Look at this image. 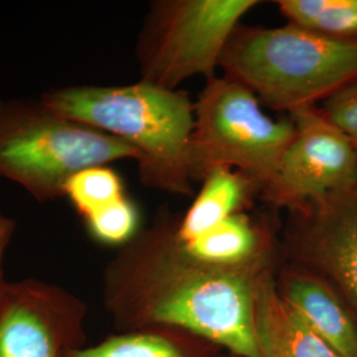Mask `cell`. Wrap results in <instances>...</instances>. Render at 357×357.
Wrapping results in <instances>:
<instances>
[{"mask_svg": "<svg viewBox=\"0 0 357 357\" xmlns=\"http://www.w3.org/2000/svg\"><path fill=\"white\" fill-rule=\"evenodd\" d=\"M176 217L160 208L103 268V306L116 330L178 328L233 356L258 357L255 294L277 271L205 264L178 237Z\"/></svg>", "mask_w": 357, "mask_h": 357, "instance_id": "6da1fadb", "label": "cell"}, {"mask_svg": "<svg viewBox=\"0 0 357 357\" xmlns=\"http://www.w3.org/2000/svg\"><path fill=\"white\" fill-rule=\"evenodd\" d=\"M40 98L60 114L125 142L146 188L191 196L195 102L183 90L138 81L123 86L52 88Z\"/></svg>", "mask_w": 357, "mask_h": 357, "instance_id": "7a4b0ae2", "label": "cell"}, {"mask_svg": "<svg viewBox=\"0 0 357 357\" xmlns=\"http://www.w3.org/2000/svg\"><path fill=\"white\" fill-rule=\"evenodd\" d=\"M225 76L252 90L262 105L291 114L319 106L357 82V43L286 23L240 26L220 61Z\"/></svg>", "mask_w": 357, "mask_h": 357, "instance_id": "3957f363", "label": "cell"}, {"mask_svg": "<svg viewBox=\"0 0 357 357\" xmlns=\"http://www.w3.org/2000/svg\"><path fill=\"white\" fill-rule=\"evenodd\" d=\"M137 160L125 142L51 109L41 98H0V178L38 203L64 197L70 176L88 167Z\"/></svg>", "mask_w": 357, "mask_h": 357, "instance_id": "277c9868", "label": "cell"}, {"mask_svg": "<svg viewBox=\"0 0 357 357\" xmlns=\"http://www.w3.org/2000/svg\"><path fill=\"white\" fill-rule=\"evenodd\" d=\"M295 134L293 119H274L252 90L225 76L206 79L195 102L191 141L193 181L217 168L252 178L259 193L277 174Z\"/></svg>", "mask_w": 357, "mask_h": 357, "instance_id": "5b68a950", "label": "cell"}, {"mask_svg": "<svg viewBox=\"0 0 357 357\" xmlns=\"http://www.w3.org/2000/svg\"><path fill=\"white\" fill-rule=\"evenodd\" d=\"M257 0H155L135 45L141 81L176 90L216 76L231 35Z\"/></svg>", "mask_w": 357, "mask_h": 357, "instance_id": "8992f818", "label": "cell"}, {"mask_svg": "<svg viewBox=\"0 0 357 357\" xmlns=\"http://www.w3.org/2000/svg\"><path fill=\"white\" fill-rule=\"evenodd\" d=\"M293 141L275 176L259 197L273 209L293 211L333 192L357 187V147L321 113L319 106L296 110Z\"/></svg>", "mask_w": 357, "mask_h": 357, "instance_id": "52a82bcc", "label": "cell"}, {"mask_svg": "<svg viewBox=\"0 0 357 357\" xmlns=\"http://www.w3.org/2000/svg\"><path fill=\"white\" fill-rule=\"evenodd\" d=\"M283 261L328 282L357 317V187L289 211Z\"/></svg>", "mask_w": 357, "mask_h": 357, "instance_id": "ba28073f", "label": "cell"}, {"mask_svg": "<svg viewBox=\"0 0 357 357\" xmlns=\"http://www.w3.org/2000/svg\"><path fill=\"white\" fill-rule=\"evenodd\" d=\"M88 307L51 282L7 281L0 298V357H65L86 345Z\"/></svg>", "mask_w": 357, "mask_h": 357, "instance_id": "9c48e42d", "label": "cell"}, {"mask_svg": "<svg viewBox=\"0 0 357 357\" xmlns=\"http://www.w3.org/2000/svg\"><path fill=\"white\" fill-rule=\"evenodd\" d=\"M282 301L340 357H357V317L327 281L283 261L275 273Z\"/></svg>", "mask_w": 357, "mask_h": 357, "instance_id": "30bf717a", "label": "cell"}, {"mask_svg": "<svg viewBox=\"0 0 357 357\" xmlns=\"http://www.w3.org/2000/svg\"><path fill=\"white\" fill-rule=\"evenodd\" d=\"M255 319L258 357H340L282 301L275 273L258 284Z\"/></svg>", "mask_w": 357, "mask_h": 357, "instance_id": "8fae6325", "label": "cell"}, {"mask_svg": "<svg viewBox=\"0 0 357 357\" xmlns=\"http://www.w3.org/2000/svg\"><path fill=\"white\" fill-rule=\"evenodd\" d=\"M190 208L176 217L180 237L188 240L203 234L227 218L246 211L259 190L252 178L230 168H217L203 180Z\"/></svg>", "mask_w": 357, "mask_h": 357, "instance_id": "7c38bea8", "label": "cell"}, {"mask_svg": "<svg viewBox=\"0 0 357 357\" xmlns=\"http://www.w3.org/2000/svg\"><path fill=\"white\" fill-rule=\"evenodd\" d=\"M224 352L191 332L158 327L119 332L98 344L72 349L65 357H222Z\"/></svg>", "mask_w": 357, "mask_h": 357, "instance_id": "4fadbf2b", "label": "cell"}, {"mask_svg": "<svg viewBox=\"0 0 357 357\" xmlns=\"http://www.w3.org/2000/svg\"><path fill=\"white\" fill-rule=\"evenodd\" d=\"M275 4L287 23L357 43V0H278Z\"/></svg>", "mask_w": 357, "mask_h": 357, "instance_id": "5bb4252c", "label": "cell"}, {"mask_svg": "<svg viewBox=\"0 0 357 357\" xmlns=\"http://www.w3.org/2000/svg\"><path fill=\"white\" fill-rule=\"evenodd\" d=\"M128 196L119 174L110 166L88 167L70 176L64 197L82 220Z\"/></svg>", "mask_w": 357, "mask_h": 357, "instance_id": "9a60e30c", "label": "cell"}, {"mask_svg": "<svg viewBox=\"0 0 357 357\" xmlns=\"http://www.w3.org/2000/svg\"><path fill=\"white\" fill-rule=\"evenodd\" d=\"M84 224L94 241L118 248L130 243L142 228L138 206L128 196L85 218Z\"/></svg>", "mask_w": 357, "mask_h": 357, "instance_id": "2e32d148", "label": "cell"}, {"mask_svg": "<svg viewBox=\"0 0 357 357\" xmlns=\"http://www.w3.org/2000/svg\"><path fill=\"white\" fill-rule=\"evenodd\" d=\"M319 109L357 147V82L337 91Z\"/></svg>", "mask_w": 357, "mask_h": 357, "instance_id": "e0dca14e", "label": "cell"}, {"mask_svg": "<svg viewBox=\"0 0 357 357\" xmlns=\"http://www.w3.org/2000/svg\"><path fill=\"white\" fill-rule=\"evenodd\" d=\"M15 229H16V225L13 218L0 212V298L4 290V286L7 283V280L4 278V270H3L4 257L10 245L13 243Z\"/></svg>", "mask_w": 357, "mask_h": 357, "instance_id": "ac0fdd59", "label": "cell"}, {"mask_svg": "<svg viewBox=\"0 0 357 357\" xmlns=\"http://www.w3.org/2000/svg\"><path fill=\"white\" fill-rule=\"evenodd\" d=\"M222 357H236V356H233V355H230V354H228V352H227V354H225V355H224V356Z\"/></svg>", "mask_w": 357, "mask_h": 357, "instance_id": "d6986e66", "label": "cell"}]
</instances>
